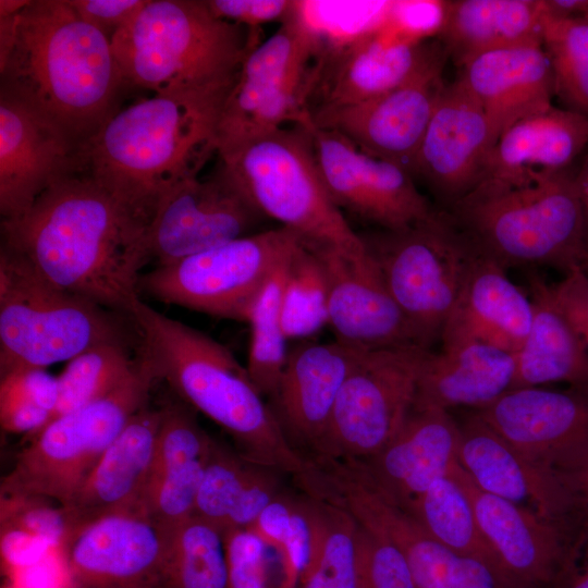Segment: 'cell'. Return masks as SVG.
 I'll return each instance as SVG.
<instances>
[{
  "mask_svg": "<svg viewBox=\"0 0 588 588\" xmlns=\"http://www.w3.org/2000/svg\"><path fill=\"white\" fill-rule=\"evenodd\" d=\"M149 223L84 170L54 181L22 215L1 220V246L52 284L130 317L152 260Z\"/></svg>",
  "mask_w": 588,
  "mask_h": 588,
  "instance_id": "6da1fadb",
  "label": "cell"
},
{
  "mask_svg": "<svg viewBox=\"0 0 588 588\" xmlns=\"http://www.w3.org/2000/svg\"><path fill=\"white\" fill-rule=\"evenodd\" d=\"M235 79L156 94L117 110L82 147V170L150 223L159 203L218 154Z\"/></svg>",
  "mask_w": 588,
  "mask_h": 588,
  "instance_id": "7a4b0ae2",
  "label": "cell"
},
{
  "mask_svg": "<svg viewBox=\"0 0 588 588\" xmlns=\"http://www.w3.org/2000/svg\"><path fill=\"white\" fill-rule=\"evenodd\" d=\"M1 86L25 98L82 147L118 110L126 86L111 40L68 0H32L15 16Z\"/></svg>",
  "mask_w": 588,
  "mask_h": 588,
  "instance_id": "3957f363",
  "label": "cell"
},
{
  "mask_svg": "<svg viewBox=\"0 0 588 588\" xmlns=\"http://www.w3.org/2000/svg\"><path fill=\"white\" fill-rule=\"evenodd\" d=\"M130 316L158 380L228 432L242 457L294 476L306 469V458L286 440L246 366L224 345L142 298Z\"/></svg>",
  "mask_w": 588,
  "mask_h": 588,
  "instance_id": "277c9868",
  "label": "cell"
},
{
  "mask_svg": "<svg viewBox=\"0 0 588 588\" xmlns=\"http://www.w3.org/2000/svg\"><path fill=\"white\" fill-rule=\"evenodd\" d=\"M257 30L217 17L206 0H146L110 40L125 85L156 95L234 81Z\"/></svg>",
  "mask_w": 588,
  "mask_h": 588,
  "instance_id": "5b68a950",
  "label": "cell"
},
{
  "mask_svg": "<svg viewBox=\"0 0 588 588\" xmlns=\"http://www.w3.org/2000/svg\"><path fill=\"white\" fill-rule=\"evenodd\" d=\"M444 210L477 253L504 269L566 273L586 256L585 206L571 170L520 187L477 186Z\"/></svg>",
  "mask_w": 588,
  "mask_h": 588,
  "instance_id": "8992f818",
  "label": "cell"
},
{
  "mask_svg": "<svg viewBox=\"0 0 588 588\" xmlns=\"http://www.w3.org/2000/svg\"><path fill=\"white\" fill-rule=\"evenodd\" d=\"M125 319L61 289L26 260L0 248V376L69 362L105 342H127Z\"/></svg>",
  "mask_w": 588,
  "mask_h": 588,
  "instance_id": "52a82bcc",
  "label": "cell"
},
{
  "mask_svg": "<svg viewBox=\"0 0 588 588\" xmlns=\"http://www.w3.org/2000/svg\"><path fill=\"white\" fill-rule=\"evenodd\" d=\"M219 158L254 207L305 246L350 253L365 248L323 184L305 126L266 132Z\"/></svg>",
  "mask_w": 588,
  "mask_h": 588,
  "instance_id": "ba28073f",
  "label": "cell"
},
{
  "mask_svg": "<svg viewBox=\"0 0 588 588\" xmlns=\"http://www.w3.org/2000/svg\"><path fill=\"white\" fill-rule=\"evenodd\" d=\"M327 45L296 1L275 33L244 58L218 131L223 156L266 132L311 119Z\"/></svg>",
  "mask_w": 588,
  "mask_h": 588,
  "instance_id": "9c48e42d",
  "label": "cell"
},
{
  "mask_svg": "<svg viewBox=\"0 0 588 588\" xmlns=\"http://www.w3.org/2000/svg\"><path fill=\"white\" fill-rule=\"evenodd\" d=\"M156 381L152 364L139 348L134 370L117 389L52 419L33 436L2 478L1 497L65 505L133 416L149 404Z\"/></svg>",
  "mask_w": 588,
  "mask_h": 588,
  "instance_id": "30bf717a",
  "label": "cell"
},
{
  "mask_svg": "<svg viewBox=\"0 0 588 588\" xmlns=\"http://www.w3.org/2000/svg\"><path fill=\"white\" fill-rule=\"evenodd\" d=\"M359 236L416 344L430 350L441 339L475 248L444 209L406 229Z\"/></svg>",
  "mask_w": 588,
  "mask_h": 588,
  "instance_id": "8fae6325",
  "label": "cell"
},
{
  "mask_svg": "<svg viewBox=\"0 0 588 588\" xmlns=\"http://www.w3.org/2000/svg\"><path fill=\"white\" fill-rule=\"evenodd\" d=\"M303 487L399 550L417 588H510L487 564L438 542L412 514L387 498L356 462L320 461L308 470Z\"/></svg>",
  "mask_w": 588,
  "mask_h": 588,
  "instance_id": "7c38bea8",
  "label": "cell"
},
{
  "mask_svg": "<svg viewBox=\"0 0 588 588\" xmlns=\"http://www.w3.org/2000/svg\"><path fill=\"white\" fill-rule=\"evenodd\" d=\"M299 244V237L284 226L250 233L157 265L140 275L139 292L168 305L247 322L258 294Z\"/></svg>",
  "mask_w": 588,
  "mask_h": 588,
  "instance_id": "4fadbf2b",
  "label": "cell"
},
{
  "mask_svg": "<svg viewBox=\"0 0 588 588\" xmlns=\"http://www.w3.org/2000/svg\"><path fill=\"white\" fill-rule=\"evenodd\" d=\"M429 352L417 344L362 352L313 458L365 461L383 449L414 406Z\"/></svg>",
  "mask_w": 588,
  "mask_h": 588,
  "instance_id": "5bb4252c",
  "label": "cell"
},
{
  "mask_svg": "<svg viewBox=\"0 0 588 588\" xmlns=\"http://www.w3.org/2000/svg\"><path fill=\"white\" fill-rule=\"evenodd\" d=\"M306 127L323 184L338 208L378 225L402 230L436 210L403 168L367 155L335 131L311 119Z\"/></svg>",
  "mask_w": 588,
  "mask_h": 588,
  "instance_id": "9a60e30c",
  "label": "cell"
},
{
  "mask_svg": "<svg viewBox=\"0 0 588 588\" xmlns=\"http://www.w3.org/2000/svg\"><path fill=\"white\" fill-rule=\"evenodd\" d=\"M62 551L71 588H174L171 536L145 512L99 519Z\"/></svg>",
  "mask_w": 588,
  "mask_h": 588,
  "instance_id": "2e32d148",
  "label": "cell"
},
{
  "mask_svg": "<svg viewBox=\"0 0 588 588\" xmlns=\"http://www.w3.org/2000/svg\"><path fill=\"white\" fill-rule=\"evenodd\" d=\"M265 217L220 160L207 179L183 182L157 206L149 223L151 258L166 265L248 235Z\"/></svg>",
  "mask_w": 588,
  "mask_h": 588,
  "instance_id": "e0dca14e",
  "label": "cell"
},
{
  "mask_svg": "<svg viewBox=\"0 0 588 588\" xmlns=\"http://www.w3.org/2000/svg\"><path fill=\"white\" fill-rule=\"evenodd\" d=\"M445 60H438L405 84L376 97L315 109L311 121L338 132L363 152L413 175L419 147L445 85Z\"/></svg>",
  "mask_w": 588,
  "mask_h": 588,
  "instance_id": "ac0fdd59",
  "label": "cell"
},
{
  "mask_svg": "<svg viewBox=\"0 0 588 588\" xmlns=\"http://www.w3.org/2000/svg\"><path fill=\"white\" fill-rule=\"evenodd\" d=\"M82 169L81 148L48 115L0 87V213L25 212L58 179Z\"/></svg>",
  "mask_w": 588,
  "mask_h": 588,
  "instance_id": "d6986e66",
  "label": "cell"
},
{
  "mask_svg": "<svg viewBox=\"0 0 588 588\" xmlns=\"http://www.w3.org/2000/svg\"><path fill=\"white\" fill-rule=\"evenodd\" d=\"M448 58L441 44L425 41L387 25L369 26L341 46L326 50L311 109L359 102L411 81Z\"/></svg>",
  "mask_w": 588,
  "mask_h": 588,
  "instance_id": "ffe728a7",
  "label": "cell"
},
{
  "mask_svg": "<svg viewBox=\"0 0 588 588\" xmlns=\"http://www.w3.org/2000/svg\"><path fill=\"white\" fill-rule=\"evenodd\" d=\"M309 249L323 270L328 326L336 341L363 352L416 344L412 328L366 247L357 253Z\"/></svg>",
  "mask_w": 588,
  "mask_h": 588,
  "instance_id": "44dd1931",
  "label": "cell"
},
{
  "mask_svg": "<svg viewBox=\"0 0 588 588\" xmlns=\"http://www.w3.org/2000/svg\"><path fill=\"white\" fill-rule=\"evenodd\" d=\"M492 146L482 108L456 79L441 91L413 176L420 177L448 209L478 184Z\"/></svg>",
  "mask_w": 588,
  "mask_h": 588,
  "instance_id": "7402d4cb",
  "label": "cell"
},
{
  "mask_svg": "<svg viewBox=\"0 0 588 588\" xmlns=\"http://www.w3.org/2000/svg\"><path fill=\"white\" fill-rule=\"evenodd\" d=\"M460 426L457 465L480 491L559 523H572L573 501L555 473L499 436L476 412Z\"/></svg>",
  "mask_w": 588,
  "mask_h": 588,
  "instance_id": "603a6c76",
  "label": "cell"
},
{
  "mask_svg": "<svg viewBox=\"0 0 588 588\" xmlns=\"http://www.w3.org/2000/svg\"><path fill=\"white\" fill-rule=\"evenodd\" d=\"M363 351L336 340L301 341L289 348L287 359L270 409L289 443L316 451L329 427L341 388ZM301 454V453H299Z\"/></svg>",
  "mask_w": 588,
  "mask_h": 588,
  "instance_id": "cb8c5ba5",
  "label": "cell"
},
{
  "mask_svg": "<svg viewBox=\"0 0 588 588\" xmlns=\"http://www.w3.org/2000/svg\"><path fill=\"white\" fill-rule=\"evenodd\" d=\"M468 492L481 532L512 588L550 587L563 562L572 527L478 490L454 469Z\"/></svg>",
  "mask_w": 588,
  "mask_h": 588,
  "instance_id": "d4e9b609",
  "label": "cell"
},
{
  "mask_svg": "<svg viewBox=\"0 0 588 588\" xmlns=\"http://www.w3.org/2000/svg\"><path fill=\"white\" fill-rule=\"evenodd\" d=\"M475 412L512 446L546 466L588 441V388L512 389Z\"/></svg>",
  "mask_w": 588,
  "mask_h": 588,
  "instance_id": "484cf974",
  "label": "cell"
},
{
  "mask_svg": "<svg viewBox=\"0 0 588 588\" xmlns=\"http://www.w3.org/2000/svg\"><path fill=\"white\" fill-rule=\"evenodd\" d=\"M161 408L149 404L113 440L74 497L63 506L68 541L81 529L105 517L144 512Z\"/></svg>",
  "mask_w": 588,
  "mask_h": 588,
  "instance_id": "4316f807",
  "label": "cell"
},
{
  "mask_svg": "<svg viewBox=\"0 0 588 588\" xmlns=\"http://www.w3.org/2000/svg\"><path fill=\"white\" fill-rule=\"evenodd\" d=\"M458 440V421L451 412L413 406L383 449L354 462L387 498L407 509L457 466Z\"/></svg>",
  "mask_w": 588,
  "mask_h": 588,
  "instance_id": "83f0119b",
  "label": "cell"
},
{
  "mask_svg": "<svg viewBox=\"0 0 588 588\" xmlns=\"http://www.w3.org/2000/svg\"><path fill=\"white\" fill-rule=\"evenodd\" d=\"M587 147L588 118L552 106L502 132L475 187L505 189L535 183L569 170Z\"/></svg>",
  "mask_w": 588,
  "mask_h": 588,
  "instance_id": "f1b7e54d",
  "label": "cell"
},
{
  "mask_svg": "<svg viewBox=\"0 0 588 588\" xmlns=\"http://www.w3.org/2000/svg\"><path fill=\"white\" fill-rule=\"evenodd\" d=\"M457 79L482 108L493 145L516 121L553 106V74L542 45L482 53L461 68Z\"/></svg>",
  "mask_w": 588,
  "mask_h": 588,
  "instance_id": "f546056e",
  "label": "cell"
},
{
  "mask_svg": "<svg viewBox=\"0 0 588 588\" xmlns=\"http://www.w3.org/2000/svg\"><path fill=\"white\" fill-rule=\"evenodd\" d=\"M532 313L530 297L509 279L506 269L476 252L441 345L476 341L515 355L528 336Z\"/></svg>",
  "mask_w": 588,
  "mask_h": 588,
  "instance_id": "4dcf8cb0",
  "label": "cell"
},
{
  "mask_svg": "<svg viewBox=\"0 0 588 588\" xmlns=\"http://www.w3.org/2000/svg\"><path fill=\"white\" fill-rule=\"evenodd\" d=\"M514 378L512 353L476 341L444 344L424 362L414 407L477 411L512 390Z\"/></svg>",
  "mask_w": 588,
  "mask_h": 588,
  "instance_id": "1f68e13d",
  "label": "cell"
},
{
  "mask_svg": "<svg viewBox=\"0 0 588 588\" xmlns=\"http://www.w3.org/2000/svg\"><path fill=\"white\" fill-rule=\"evenodd\" d=\"M439 8L438 41L458 68L489 51L542 45L544 0H448Z\"/></svg>",
  "mask_w": 588,
  "mask_h": 588,
  "instance_id": "d6a6232c",
  "label": "cell"
},
{
  "mask_svg": "<svg viewBox=\"0 0 588 588\" xmlns=\"http://www.w3.org/2000/svg\"><path fill=\"white\" fill-rule=\"evenodd\" d=\"M532 322L515 354L513 389L565 382L588 388V347L556 304L551 285L536 272L528 273Z\"/></svg>",
  "mask_w": 588,
  "mask_h": 588,
  "instance_id": "836d02e7",
  "label": "cell"
},
{
  "mask_svg": "<svg viewBox=\"0 0 588 588\" xmlns=\"http://www.w3.org/2000/svg\"><path fill=\"white\" fill-rule=\"evenodd\" d=\"M405 510L438 542L487 564L505 580L481 532L471 499L454 470L436 480Z\"/></svg>",
  "mask_w": 588,
  "mask_h": 588,
  "instance_id": "e575fe53",
  "label": "cell"
},
{
  "mask_svg": "<svg viewBox=\"0 0 588 588\" xmlns=\"http://www.w3.org/2000/svg\"><path fill=\"white\" fill-rule=\"evenodd\" d=\"M326 526L322 501L280 492L249 528L279 550L299 583L320 551Z\"/></svg>",
  "mask_w": 588,
  "mask_h": 588,
  "instance_id": "d590c367",
  "label": "cell"
},
{
  "mask_svg": "<svg viewBox=\"0 0 588 588\" xmlns=\"http://www.w3.org/2000/svg\"><path fill=\"white\" fill-rule=\"evenodd\" d=\"M127 342H105L68 362L57 377L58 404L50 421L76 411L117 389L134 370L138 350L132 356Z\"/></svg>",
  "mask_w": 588,
  "mask_h": 588,
  "instance_id": "8d00e7d4",
  "label": "cell"
},
{
  "mask_svg": "<svg viewBox=\"0 0 588 588\" xmlns=\"http://www.w3.org/2000/svg\"><path fill=\"white\" fill-rule=\"evenodd\" d=\"M289 262V261H287ZM287 262L265 284L248 315L250 343L247 371L258 391L269 397L283 372L289 348L282 322V296Z\"/></svg>",
  "mask_w": 588,
  "mask_h": 588,
  "instance_id": "74e56055",
  "label": "cell"
},
{
  "mask_svg": "<svg viewBox=\"0 0 588 588\" xmlns=\"http://www.w3.org/2000/svg\"><path fill=\"white\" fill-rule=\"evenodd\" d=\"M542 47L552 69L554 96L565 109L588 118V21L553 17L546 11Z\"/></svg>",
  "mask_w": 588,
  "mask_h": 588,
  "instance_id": "f35d334b",
  "label": "cell"
},
{
  "mask_svg": "<svg viewBox=\"0 0 588 588\" xmlns=\"http://www.w3.org/2000/svg\"><path fill=\"white\" fill-rule=\"evenodd\" d=\"M174 588H229L224 532L193 515L171 535Z\"/></svg>",
  "mask_w": 588,
  "mask_h": 588,
  "instance_id": "ab89813d",
  "label": "cell"
},
{
  "mask_svg": "<svg viewBox=\"0 0 588 588\" xmlns=\"http://www.w3.org/2000/svg\"><path fill=\"white\" fill-rule=\"evenodd\" d=\"M282 322L287 340L306 341L328 326V290L317 256L302 242L286 266Z\"/></svg>",
  "mask_w": 588,
  "mask_h": 588,
  "instance_id": "60d3db41",
  "label": "cell"
},
{
  "mask_svg": "<svg viewBox=\"0 0 588 588\" xmlns=\"http://www.w3.org/2000/svg\"><path fill=\"white\" fill-rule=\"evenodd\" d=\"M260 467L264 466L215 442L198 488L194 515L224 532Z\"/></svg>",
  "mask_w": 588,
  "mask_h": 588,
  "instance_id": "b9f144b4",
  "label": "cell"
},
{
  "mask_svg": "<svg viewBox=\"0 0 588 588\" xmlns=\"http://www.w3.org/2000/svg\"><path fill=\"white\" fill-rule=\"evenodd\" d=\"M229 588H297L279 550L252 528L224 532Z\"/></svg>",
  "mask_w": 588,
  "mask_h": 588,
  "instance_id": "7bdbcfd3",
  "label": "cell"
},
{
  "mask_svg": "<svg viewBox=\"0 0 588 588\" xmlns=\"http://www.w3.org/2000/svg\"><path fill=\"white\" fill-rule=\"evenodd\" d=\"M323 503L327 510L324 538L297 588H357L356 523L345 511Z\"/></svg>",
  "mask_w": 588,
  "mask_h": 588,
  "instance_id": "ee69618b",
  "label": "cell"
},
{
  "mask_svg": "<svg viewBox=\"0 0 588 588\" xmlns=\"http://www.w3.org/2000/svg\"><path fill=\"white\" fill-rule=\"evenodd\" d=\"M161 411L147 486L173 468L208 457L216 442L185 403L171 404Z\"/></svg>",
  "mask_w": 588,
  "mask_h": 588,
  "instance_id": "f6af8a7d",
  "label": "cell"
},
{
  "mask_svg": "<svg viewBox=\"0 0 588 588\" xmlns=\"http://www.w3.org/2000/svg\"><path fill=\"white\" fill-rule=\"evenodd\" d=\"M209 456L173 468L147 486L144 512L170 536L195 513Z\"/></svg>",
  "mask_w": 588,
  "mask_h": 588,
  "instance_id": "bcb514c9",
  "label": "cell"
},
{
  "mask_svg": "<svg viewBox=\"0 0 588 588\" xmlns=\"http://www.w3.org/2000/svg\"><path fill=\"white\" fill-rule=\"evenodd\" d=\"M356 526L357 588H417L399 550Z\"/></svg>",
  "mask_w": 588,
  "mask_h": 588,
  "instance_id": "7dc6e473",
  "label": "cell"
},
{
  "mask_svg": "<svg viewBox=\"0 0 588 588\" xmlns=\"http://www.w3.org/2000/svg\"><path fill=\"white\" fill-rule=\"evenodd\" d=\"M47 501L1 497L2 531L22 532L62 550L69 539V529L60 505L51 506Z\"/></svg>",
  "mask_w": 588,
  "mask_h": 588,
  "instance_id": "c3c4849f",
  "label": "cell"
},
{
  "mask_svg": "<svg viewBox=\"0 0 588 588\" xmlns=\"http://www.w3.org/2000/svg\"><path fill=\"white\" fill-rule=\"evenodd\" d=\"M219 19L241 24L250 29L270 22H281L295 7L291 0H206Z\"/></svg>",
  "mask_w": 588,
  "mask_h": 588,
  "instance_id": "681fc988",
  "label": "cell"
},
{
  "mask_svg": "<svg viewBox=\"0 0 588 588\" xmlns=\"http://www.w3.org/2000/svg\"><path fill=\"white\" fill-rule=\"evenodd\" d=\"M88 24L111 38L130 23L146 0H68Z\"/></svg>",
  "mask_w": 588,
  "mask_h": 588,
  "instance_id": "f907efd6",
  "label": "cell"
},
{
  "mask_svg": "<svg viewBox=\"0 0 588 588\" xmlns=\"http://www.w3.org/2000/svg\"><path fill=\"white\" fill-rule=\"evenodd\" d=\"M552 295L588 347V275L580 267L551 285Z\"/></svg>",
  "mask_w": 588,
  "mask_h": 588,
  "instance_id": "816d5d0a",
  "label": "cell"
},
{
  "mask_svg": "<svg viewBox=\"0 0 588 588\" xmlns=\"http://www.w3.org/2000/svg\"><path fill=\"white\" fill-rule=\"evenodd\" d=\"M51 419V414L14 389L0 383V424L14 433H37Z\"/></svg>",
  "mask_w": 588,
  "mask_h": 588,
  "instance_id": "f5cc1de1",
  "label": "cell"
},
{
  "mask_svg": "<svg viewBox=\"0 0 588 588\" xmlns=\"http://www.w3.org/2000/svg\"><path fill=\"white\" fill-rule=\"evenodd\" d=\"M549 588H588V519L574 523L560 569Z\"/></svg>",
  "mask_w": 588,
  "mask_h": 588,
  "instance_id": "db71d44e",
  "label": "cell"
},
{
  "mask_svg": "<svg viewBox=\"0 0 588 588\" xmlns=\"http://www.w3.org/2000/svg\"><path fill=\"white\" fill-rule=\"evenodd\" d=\"M0 383L20 392L28 400L53 415L58 404V378L51 376L46 368L25 367L1 375Z\"/></svg>",
  "mask_w": 588,
  "mask_h": 588,
  "instance_id": "11a10c76",
  "label": "cell"
},
{
  "mask_svg": "<svg viewBox=\"0 0 588 588\" xmlns=\"http://www.w3.org/2000/svg\"><path fill=\"white\" fill-rule=\"evenodd\" d=\"M549 467L568 492L576 516L588 519V441Z\"/></svg>",
  "mask_w": 588,
  "mask_h": 588,
  "instance_id": "9f6ffc18",
  "label": "cell"
},
{
  "mask_svg": "<svg viewBox=\"0 0 588 588\" xmlns=\"http://www.w3.org/2000/svg\"><path fill=\"white\" fill-rule=\"evenodd\" d=\"M546 11L553 17L584 16L588 10V0H544Z\"/></svg>",
  "mask_w": 588,
  "mask_h": 588,
  "instance_id": "6f0895ef",
  "label": "cell"
},
{
  "mask_svg": "<svg viewBox=\"0 0 588 588\" xmlns=\"http://www.w3.org/2000/svg\"><path fill=\"white\" fill-rule=\"evenodd\" d=\"M32 0H0V16L20 13Z\"/></svg>",
  "mask_w": 588,
  "mask_h": 588,
  "instance_id": "680465c9",
  "label": "cell"
},
{
  "mask_svg": "<svg viewBox=\"0 0 588 588\" xmlns=\"http://www.w3.org/2000/svg\"><path fill=\"white\" fill-rule=\"evenodd\" d=\"M583 198L588 196V155L585 157L580 169L575 173Z\"/></svg>",
  "mask_w": 588,
  "mask_h": 588,
  "instance_id": "91938a15",
  "label": "cell"
},
{
  "mask_svg": "<svg viewBox=\"0 0 588 588\" xmlns=\"http://www.w3.org/2000/svg\"><path fill=\"white\" fill-rule=\"evenodd\" d=\"M585 206V221H586V255H588V196L583 198Z\"/></svg>",
  "mask_w": 588,
  "mask_h": 588,
  "instance_id": "94428289",
  "label": "cell"
},
{
  "mask_svg": "<svg viewBox=\"0 0 588 588\" xmlns=\"http://www.w3.org/2000/svg\"><path fill=\"white\" fill-rule=\"evenodd\" d=\"M581 270L588 275V255L585 256L580 264Z\"/></svg>",
  "mask_w": 588,
  "mask_h": 588,
  "instance_id": "6125c7cd",
  "label": "cell"
},
{
  "mask_svg": "<svg viewBox=\"0 0 588 588\" xmlns=\"http://www.w3.org/2000/svg\"><path fill=\"white\" fill-rule=\"evenodd\" d=\"M584 17L588 21V10L586 11Z\"/></svg>",
  "mask_w": 588,
  "mask_h": 588,
  "instance_id": "be15d7a7",
  "label": "cell"
},
{
  "mask_svg": "<svg viewBox=\"0 0 588 588\" xmlns=\"http://www.w3.org/2000/svg\"><path fill=\"white\" fill-rule=\"evenodd\" d=\"M10 588H14V587L11 586Z\"/></svg>",
  "mask_w": 588,
  "mask_h": 588,
  "instance_id": "e7e4bbea",
  "label": "cell"
}]
</instances>
